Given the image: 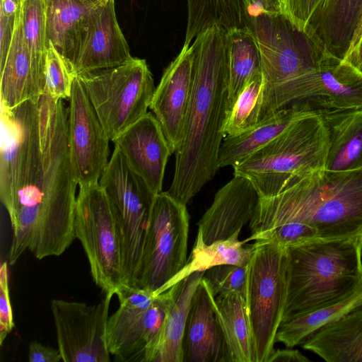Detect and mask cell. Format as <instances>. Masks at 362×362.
Here are the masks:
<instances>
[{"instance_id":"6","label":"cell","mask_w":362,"mask_h":362,"mask_svg":"<svg viewBox=\"0 0 362 362\" xmlns=\"http://www.w3.org/2000/svg\"><path fill=\"white\" fill-rule=\"evenodd\" d=\"M329 133L321 116L311 113L233 167L259 197L275 196L306 175L325 168Z\"/></svg>"},{"instance_id":"3","label":"cell","mask_w":362,"mask_h":362,"mask_svg":"<svg viewBox=\"0 0 362 362\" xmlns=\"http://www.w3.org/2000/svg\"><path fill=\"white\" fill-rule=\"evenodd\" d=\"M290 221L313 226L322 239L362 238V168L320 169L275 196L259 197L251 235Z\"/></svg>"},{"instance_id":"22","label":"cell","mask_w":362,"mask_h":362,"mask_svg":"<svg viewBox=\"0 0 362 362\" xmlns=\"http://www.w3.org/2000/svg\"><path fill=\"white\" fill-rule=\"evenodd\" d=\"M45 93V76L33 62L18 10L10 48L5 60L0 64L1 107L12 109L37 99Z\"/></svg>"},{"instance_id":"17","label":"cell","mask_w":362,"mask_h":362,"mask_svg":"<svg viewBox=\"0 0 362 362\" xmlns=\"http://www.w3.org/2000/svg\"><path fill=\"white\" fill-rule=\"evenodd\" d=\"M112 142L154 194L163 192L165 170L173 151L158 120L151 112Z\"/></svg>"},{"instance_id":"8","label":"cell","mask_w":362,"mask_h":362,"mask_svg":"<svg viewBox=\"0 0 362 362\" xmlns=\"http://www.w3.org/2000/svg\"><path fill=\"white\" fill-rule=\"evenodd\" d=\"M247 264L246 307L256 362L273 352L286 299V247L257 240Z\"/></svg>"},{"instance_id":"14","label":"cell","mask_w":362,"mask_h":362,"mask_svg":"<svg viewBox=\"0 0 362 362\" xmlns=\"http://www.w3.org/2000/svg\"><path fill=\"white\" fill-rule=\"evenodd\" d=\"M295 98L296 104L319 115L362 110V74L329 56L299 78Z\"/></svg>"},{"instance_id":"41","label":"cell","mask_w":362,"mask_h":362,"mask_svg":"<svg viewBox=\"0 0 362 362\" xmlns=\"http://www.w3.org/2000/svg\"><path fill=\"white\" fill-rule=\"evenodd\" d=\"M29 361L30 362H59L62 361L59 349L42 345L37 341L29 344Z\"/></svg>"},{"instance_id":"5","label":"cell","mask_w":362,"mask_h":362,"mask_svg":"<svg viewBox=\"0 0 362 362\" xmlns=\"http://www.w3.org/2000/svg\"><path fill=\"white\" fill-rule=\"evenodd\" d=\"M245 21L261 57L259 122L285 108L296 81L320 66L329 55L319 42L297 28L282 13L245 14Z\"/></svg>"},{"instance_id":"43","label":"cell","mask_w":362,"mask_h":362,"mask_svg":"<svg viewBox=\"0 0 362 362\" xmlns=\"http://www.w3.org/2000/svg\"><path fill=\"white\" fill-rule=\"evenodd\" d=\"M343 61L362 74V31L352 44Z\"/></svg>"},{"instance_id":"7","label":"cell","mask_w":362,"mask_h":362,"mask_svg":"<svg viewBox=\"0 0 362 362\" xmlns=\"http://www.w3.org/2000/svg\"><path fill=\"white\" fill-rule=\"evenodd\" d=\"M110 141L144 117L156 89L145 59L76 75Z\"/></svg>"},{"instance_id":"38","label":"cell","mask_w":362,"mask_h":362,"mask_svg":"<svg viewBox=\"0 0 362 362\" xmlns=\"http://www.w3.org/2000/svg\"><path fill=\"white\" fill-rule=\"evenodd\" d=\"M18 0H1L0 5V64L8 54L13 35Z\"/></svg>"},{"instance_id":"27","label":"cell","mask_w":362,"mask_h":362,"mask_svg":"<svg viewBox=\"0 0 362 362\" xmlns=\"http://www.w3.org/2000/svg\"><path fill=\"white\" fill-rule=\"evenodd\" d=\"M329 133L325 169L350 171L362 168V110L320 115Z\"/></svg>"},{"instance_id":"12","label":"cell","mask_w":362,"mask_h":362,"mask_svg":"<svg viewBox=\"0 0 362 362\" xmlns=\"http://www.w3.org/2000/svg\"><path fill=\"white\" fill-rule=\"evenodd\" d=\"M113 291L98 303L54 299L50 308L58 349L64 362H109L107 341L108 313Z\"/></svg>"},{"instance_id":"18","label":"cell","mask_w":362,"mask_h":362,"mask_svg":"<svg viewBox=\"0 0 362 362\" xmlns=\"http://www.w3.org/2000/svg\"><path fill=\"white\" fill-rule=\"evenodd\" d=\"M115 0H100L73 63L75 75L119 66L132 57L117 20Z\"/></svg>"},{"instance_id":"1","label":"cell","mask_w":362,"mask_h":362,"mask_svg":"<svg viewBox=\"0 0 362 362\" xmlns=\"http://www.w3.org/2000/svg\"><path fill=\"white\" fill-rule=\"evenodd\" d=\"M69 107L47 93L1 107L0 198L8 214L13 265L26 250L62 255L76 238L78 184L68 139Z\"/></svg>"},{"instance_id":"45","label":"cell","mask_w":362,"mask_h":362,"mask_svg":"<svg viewBox=\"0 0 362 362\" xmlns=\"http://www.w3.org/2000/svg\"><path fill=\"white\" fill-rule=\"evenodd\" d=\"M19 1H21V0H18Z\"/></svg>"},{"instance_id":"33","label":"cell","mask_w":362,"mask_h":362,"mask_svg":"<svg viewBox=\"0 0 362 362\" xmlns=\"http://www.w3.org/2000/svg\"><path fill=\"white\" fill-rule=\"evenodd\" d=\"M19 16L23 33L35 68L45 76L48 40L46 34V0H21Z\"/></svg>"},{"instance_id":"44","label":"cell","mask_w":362,"mask_h":362,"mask_svg":"<svg viewBox=\"0 0 362 362\" xmlns=\"http://www.w3.org/2000/svg\"><path fill=\"white\" fill-rule=\"evenodd\" d=\"M266 10L271 13H282L281 0H259Z\"/></svg>"},{"instance_id":"2","label":"cell","mask_w":362,"mask_h":362,"mask_svg":"<svg viewBox=\"0 0 362 362\" xmlns=\"http://www.w3.org/2000/svg\"><path fill=\"white\" fill-rule=\"evenodd\" d=\"M192 46V92L167 191L186 205L219 170L228 98L227 30L214 25L197 36Z\"/></svg>"},{"instance_id":"40","label":"cell","mask_w":362,"mask_h":362,"mask_svg":"<svg viewBox=\"0 0 362 362\" xmlns=\"http://www.w3.org/2000/svg\"><path fill=\"white\" fill-rule=\"evenodd\" d=\"M14 327L13 315L11 304L7 262L1 264L0 269V344L2 345L8 334Z\"/></svg>"},{"instance_id":"37","label":"cell","mask_w":362,"mask_h":362,"mask_svg":"<svg viewBox=\"0 0 362 362\" xmlns=\"http://www.w3.org/2000/svg\"><path fill=\"white\" fill-rule=\"evenodd\" d=\"M319 238L315 229L305 223L290 221L266 230L255 235H250L245 243L254 240L274 242L287 247Z\"/></svg>"},{"instance_id":"15","label":"cell","mask_w":362,"mask_h":362,"mask_svg":"<svg viewBox=\"0 0 362 362\" xmlns=\"http://www.w3.org/2000/svg\"><path fill=\"white\" fill-rule=\"evenodd\" d=\"M168 290L156 296L146 309L122 306L109 317L107 341L117 361L151 362L165 317Z\"/></svg>"},{"instance_id":"19","label":"cell","mask_w":362,"mask_h":362,"mask_svg":"<svg viewBox=\"0 0 362 362\" xmlns=\"http://www.w3.org/2000/svg\"><path fill=\"white\" fill-rule=\"evenodd\" d=\"M212 297L202 279L187 315L182 343V362H231Z\"/></svg>"},{"instance_id":"36","label":"cell","mask_w":362,"mask_h":362,"mask_svg":"<svg viewBox=\"0 0 362 362\" xmlns=\"http://www.w3.org/2000/svg\"><path fill=\"white\" fill-rule=\"evenodd\" d=\"M202 279L214 297L221 293H237L246 298L247 265H218L206 270Z\"/></svg>"},{"instance_id":"46","label":"cell","mask_w":362,"mask_h":362,"mask_svg":"<svg viewBox=\"0 0 362 362\" xmlns=\"http://www.w3.org/2000/svg\"></svg>"},{"instance_id":"10","label":"cell","mask_w":362,"mask_h":362,"mask_svg":"<svg viewBox=\"0 0 362 362\" xmlns=\"http://www.w3.org/2000/svg\"><path fill=\"white\" fill-rule=\"evenodd\" d=\"M189 224L186 204L167 191L155 196L133 287L155 293L185 265Z\"/></svg>"},{"instance_id":"9","label":"cell","mask_w":362,"mask_h":362,"mask_svg":"<svg viewBox=\"0 0 362 362\" xmlns=\"http://www.w3.org/2000/svg\"><path fill=\"white\" fill-rule=\"evenodd\" d=\"M74 232L86 255L95 284L105 293H115L124 284L122 238L99 182L79 185Z\"/></svg>"},{"instance_id":"28","label":"cell","mask_w":362,"mask_h":362,"mask_svg":"<svg viewBox=\"0 0 362 362\" xmlns=\"http://www.w3.org/2000/svg\"><path fill=\"white\" fill-rule=\"evenodd\" d=\"M238 230L229 238L206 244L203 240L202 232L198 230L197 239L191 255L185 265L165 285L156 291L158 296L180 280L197 272H205L221 264L247 266L254 250V245H244L240 241Z\"/></svg>"},{"instance_id":"29","label":"cell","mask_w":362,"mask_h":362,"mask_svg":"<svg viewBox=\"0 0 362 362\" xmlns=\"http://www.w3.org/2000/svg\"><path fill=\"white\" fill-rule=\"evenodd\" d=\"M213 305L222 328L231 362H256L255 349L249 322L246 300L237 293L212 297Z\"/></svg>"},{"instance_id":"30","label":"cell","mask_w":362,"mask_h":362,"mask_svg":"<svg viewBox=\"0 0 362 362\" xmlns=\"http://www.w3.org/2000/svg\"><path fill=\"white\" fill-rule=\"evenodd\" d=\"M228 98L226 112L232 108L248 81L262 73V62L257 41L247 26L227 31Z\"/></svg>"},{"instance_id":"24","label":"cell","mask_w":362,"mask_h":362,"mask_svg":"<svg viewBox=\"0 0 362 362\" xmlns=\"http://www.w3.org/2000/svg\"><path fill=\"white\" fill-rule=\"evenodd\" d=\"M301 346L328 362H362V307L320 328Z\"/></svg>"},{"instance_id":"20","label":"cell","mask_w":362,"mask_h":362,"mask_svg":"<svg viewBox=\"0 0 362 362\" xmlns=\"http://www.w3.org/2000/svg\"><path fill=\"white\" fill-rule=\"evenodd\" d=\"M259 199L257 191L246 178L234 176L217 191L198 223L204 243L226 240L241 230L250 221Z\"/></svg>"},{"instance_id":"11","label":"cell","mask_w":362,"mask_h":362,"mask_svg":"<svg viewBox=\"0 0 362 362\" xmlns=\"http://www.w3.org/2000/svg\"><path fill=\"white\" fill-rule=\"evenodd\" d=\"M99 184L109 199L121 232L124 284L132 286L156 194L131 168L116 147Z\"/></svg>"},{"instance_id":"16","label":"cell","mask_w":362,"mask_h":362,"mask_svg":"<svg viewBox=\"0 0 362 362\" xmlns=\"http://www.w3.org/2000/svg\"><path fill=\"white\" fill-rule=\"evenodd\" d=\"M194 81V51L183 46L179 54L164 69L156 87L150 109L158 120L173 153L181 139Z\"/></svg>"},{"instance_id":"32","label":"cell","mask_w":362,"mask_h":362,"mask_svg":"<svg viewBox=\"0 0 362 362\" xmlns=\"http://www.w3.org/2000/svg\"><path fill=\"white\" fill-rule=\"evenodd\" d=\"M187 23L184 45L208 28L218 25L227 31L245 26L243 0H187Z\"/></svg>"},{"instance_id":"39","label":"cell","mask_w":362,"mask_h":362,"mask_svg":"<svg viewBox=\"0 0 362 362\" xmlns=\"http://www.w3.org/2000/svg\"><path fill=\"white\" fill-rule=\"evenodd\" d=\"M282 13L299 30L305 32L308 24L324 0H281Z\"/></svg>"},{"instance_id":"26","label":"cell","mask_w":362,"mask_h":362,"mask_svg":"<svg viewBox=\"0 0 362 362\" xmlns=\"http://www.w3.org/2000/svg\"><path fill=\"white\" fill-rule=\"evenodd\" d=\"M311 113L314 112L295 104L276 111L240 134L224 137L218 152V168H233L272 141L295 121Z\"/></svg>"},{"instance_id":"25","label":"cell","mask_w":362,"mask_h":362,"mask_svg":"<svg viewBox=\"0 0 362 362\" xmlns=\"http://www.w3.org/2000/svg\"><path fill=\"white\" fill-rule=\"evenodd\" d=\"M204 272H194L170 287L169 303L151 362H182V343L193 294Z\"/></svg>"},{"instance_id":"13","label":"cell","mask_w":362,"mask_h":362,"mask_svg":"<svg viewBox=\"0 0 362 362\" xmlns=\"http://www.w3.org/2000/svg\"><path fill=\"white\" fill-rule=\"evenodd\" d=\"M69 105L70 157L78 185L99 182L109 160V141L90 100L76 76Z\"/></svg>"},{"instance_id":"35","label":"cell","mask_w":362,"mask_h":362,"mask_svg":"<svg viewBox=\"0 0 362 362\" xmlns=\"http://www.w3.org/2000/svg\"><path fill=\"white\" fill-rule=\"evenodd\" d=\"M75 77L72 64L48 41L45 66V93L56 100L69 99Z\"/></svg>"},{"instance_id":"31","label":"cell","mask_w":362,"mask_h":362,"mask_svg":"<svg viewBox=\"0 0 362 362\" xmlns=\"http://www.w3.org/2000/svg\"><path fill=\"white\" fill-rule=\"evenodd\" d=\"M362 307V285L355 292L325 308L281 323L275 341L287 348L301 345L323 326Z\"/></svg>"},{"instance_id":"4","label":"cell","mask_w":362,"mask_h":362,"mask_svg":"<svg viewBox=\"0 0 362 362\" xmlns=\"http://www.w3.org/2000/svg\"><path fill=\"white\" fill-rule=\"evenodd\" d=\"M282 322L333 304L362 285V238H315L286 247Z\"/></svg>"},{"instance_id":"42","label":"cell","mask_w":362,"mask_h":362,"mask_svg":"<svg viewBox=\"0 0 362 362\" xmlns=\"http://www.w3.org/2000/svg\"><path fill=\"white\" fill-rule=\"evenodd\" d=\"M310 360L298 350H274L267 362H306Z\"/></svg>"},{"instance_id":"34","label":"cell","mask_w":362,"mask_h":362,"mask_svg":"<svg viewBox=\"0 0 362 362\" xmlns=\"http://www.w3.org/2000/svg\"><path fill=\"white\" fill-rule=\"evenodd\" d=\"M262 88L261 73L248 81L226 114L223 126L224 137L240 134L258 123Z\"/></svg>"},{"instance_id":"23","label":"cell","mask_w":362,"mask_h":362,"mask_svg":"<svg viewBox=\"0 0 362 362\" xmlns=\"http://www.w3.org/2000/svg\"><path fill=\"white\" fill-rule=\"evenodd\" d=\"M100 1L46 0L47 40L72 66L90 17Z\"/></svg>"},{"instance_id":"21","label":"cell","mask_w":362,"mask_h":362,"mask_svg":"<svg viewBox=\"0 0 362 362\" xmlns=\"http://www.w3.org/2000/svg\"><path fill=\"white\" fill-rule=\"evenodd\" d=\"M361 31L362 0H324L305 30L328 55L341 60Z\"/></svg>"}]
</instances>
